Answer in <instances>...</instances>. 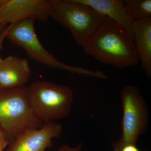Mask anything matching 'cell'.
Listing matches in <instances>:
<instances>
[{"label":"cell","mask_w":151,"mask_h":151,"mask_svg":"<svg viewBox=\"0 0 151 151\" xmlns=\"http://www.w3.org/2000/svg\"><path fill=\"white\" fill-rule=\"evenodd\" d=\"M82 47L85 54L119 69L133 67L139 62L132 36L109 18Z\"/></svg>","instance_id":"6da1fadb"},{"label":"cell","mask_w":151,"mask_h":151,"mask_svg":"<svg viewBox=\"0 0 151 151\" xmlns=\"http://www.w3.org/2000/svg\"><path fill=\"white\" fill-rule=\"evenodd\" d=\"M44 124L32 108L27 87L0 91V129L9 143L27 130L40 129Z\"/></svg>","instance_id":"7a4b0ae2"},{"label":"cell","mask_w":151,"mask_h":151,"mask_svg":"<svg viewBox=\"0 0 151 151\" xmlns=\"http://www.w3.org/2000/svg\"><path fill=\"white\" fill-rule=\"evenodd\" d=\"M35 20L32 18L22 20L5 28V38L11 43L22 47L28 56L37 62L52 68L70 73L103 79L105 73L86 68L67 65L58 60L44 47L39 40L34 27Z\"/></svg>","instance_id":"3957f363"},{"label":"cell","mask_w":151,"mask_h":151,"mask_svg":"<svg viewBox=\"0 0 151 151\" xmlns=\"http://www.w3.org/2000/svg\"><path fill=\"white\" fill-rule=\"evenodd\" d=\"M34 112L44 123L55 122L69 116L73 93L70 87L45 81H34L27 87Z\"/></svg>","instance_id":"277c9868"},{"label":"cell","mask_w":151,"mask_h":151,"mask_svg":"<svg viewBox=\"0 0 151 151\" xmlns=\"http://www.w3.org/2000/svg\"><path fill=\"white\" fill-rule=\"evenodd\" d=\"M50 1V17L68 29L74 40L82 46L97 31L106 18L89 6L73 0Z\"/></svg>","instance_id":"5b68a950"},{"label":"cell","mask_w":151,"mask_h":151,"mask_svg":"<svg viewBox=\"0 0 151 151\" xmlns=\"http://www.w3.org/2000/svg\"><path fill=\"white\" fill-rule=\"evenodd\" d=\"M121 100L123 113L122 135L119 140L111 144L113 151H120L127 145H137L140 136L146 133L149 127L148 107L138 86H124Z\"/></svg>","instance_id":"8992f818"},{"label":"cell","mask_w":151,"mask_h":151,"mask_svg":"<svg viewBox=\"0 0 151 151\" xmlns=\"http://www.w3.org/2000/svg\"><path fill=\"white\" fill-rule=\"evenodd\" d=\"M50 0H0V25L28 18L45 22L50 17Z\"/></svg>","instance_id":"52a82bcc"},{"label":"cell","mask_w":151,"mask_h":151,"mask_svg":"<svg viewBox=\"0 0 151 151\" xmlns=\"http://www.w3.org/2000/svg\"><path fill=\"white\" fill-rule=\"evenodd\" d=\"M62 126L55 122L45 123L39 129H32L17 136L10 142L7 151H46L53 145L52 139L60 137Z\"/></svg>","instance_id":"ba28073f"},{"label":"cell","mask_w":151,"mask_h":151,"mask_svg":"<svg viewBox=\"0 0 151 151\" xmlns=\"http://www.w3.org/2000/svg\"><path fill=\"white\" fill-rule=\"evenodd\" d=\"M5 38L4 29L0 34V86L3 89L24 86L31 75L28 61L26 58L12 55L2 58L1 51Z\"/></svg>","instance_id":"9c48e42d"},{"label":"cell","mask_w":151,"mask_h":151,"mask_svg":"<svg viewBox=\"0 0 151 151\" xmlns=\"http://www.w3.org/2000/svg\"><path fill=\"white\" fill-rule=\"evenodd\" d=\"M89 6L97 13L118 22L132 35L134 21L130 16L122 0H73Z\"/></svg>","instance_id":"30bf717a"},{"label":"cell","mask_w":151,"mask_h":151,"mask_svg":"<svg viewBox=\"0 0 151 151\" xmlns=\"http://www.w3.org/2000/svg\"><path fill=\"white\" fill-rule=\"evenodd\" d=\"M132 38L142 69L148 78L151 77V18L134 21Z\"/></svg>","instance_id":"8fae6325"},{"label":"cell","mask_w":151,"mask_h":151,"mask_svg":"<svg viewBox=\"0 0 151 151\" xmlns=\"http://www.w3.org/2000/svg\"><path fill=\"white\" fill-rule=\"evenodd\" d=\"M124 6L134 21L151 18V0H127Z\"/></svg>","instance_id":"7c38bea8"},{"label":"cell","mask_w":151,"mask_h":151,"mask_svg":"<svg viewBox=\"0 0 151 151\" xmlns=\"http://www.w3.org/2000/svg\"><path fill=\"white\" fill-rule=\"evenodd\" d=\"M82 143H78L75 147H71L68 145H63L59 148L58 151H81Z\"/></svg>","instance_id":"4fadbf2b"},{"label":"cell","mask_w":151,"mask_h":151,"mask_svg":"<svg viewBox=\"0 0 151 151\" xmlns=\"http://www.w3.org/2000/svg\"><path fill=\"white\" fill-rule=\"evenodd\" d=\"M120 151H141L137 145H128L124 146Z\"/></svg>","instance_id":"5bb4252c"},{"label":"cell","mask_w":151,"mask_h":151,"mask_svg":"<svg viewBox=\"0 0 151 151\" xmlns=\"http://www.w3.org/2000/svg\"><path fill=\"white\" fill-rule=\"evenodd\" d=\"M9 142L4 138H0V151H3L4 149L9 145Z\"/></svg>","instance_id":"9a60e30c"},{"label":"cell","mask_w":151,"mask_h":151,"mask_svg":"<svg viewBox=\"0 0 151 151\" xmlns=\"http://www.w3.org/2000/svg\"><path fill=\"white\" fill-rule=\"evenodd\" d=\"M0 138H4V139H6L4 134L3 133L2 131H1V129H0Z\"/></svg>","instance_id":"2e32d148"},{"label":"cell","mask_w":151,"mask_h":151,"mask_svg":"<svg viewBox=\"0 0 151 151\" xmlns=\"http://www.w3.org/2000/svg\"><path fill=\"white\" fill-rule=\"evenodd\" d=\"M6 25H0V33L6 27Z\"/></svg>","instance_id":"e0dca14e"},{"label":"cell","mask_w":151,"mask_h":151,"mask_svg":"<svg viewBox=\"0 0 151 151\" xmlns=\"http://www.w3.org/2000/svg\"><path fill=\"white\" fill-rule=\"evenodd\" d=\"M3 90L2 88H1V86H0V91H1V90Z\"/></svg>","instance_id":"ac0fdd59"}]
</instances>
